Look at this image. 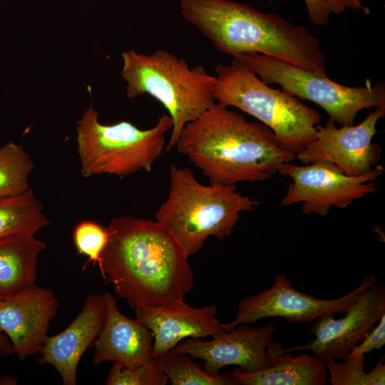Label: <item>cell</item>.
I'll list each match as a JSON object with an SVG mask.
<instances>
[{
  "label": "cell",
  "instance_id": "cell-7",
  "mask_svg": "<svg viewBox=\"0 0 385 385\" xmlns=\"http://www.w3.org/2000/svg\"><path fill=\"white\" fill-rule=\"evenodd\" d=\"M77 123V150L84 178L102 174L123 178L140 170L151 172L164 153L165 134L173 124L171 117L163 113L154 126L145 130L125 120L103 125L91 106Z\"/></svg>",
  "mask_w": 385,
  "mask_h": 385
},
{
  "label": "cell",
  "instance_id": "cell-1",
  "mask_svg": "<svg viewBox=\"0 0 385 385\" xmlns=\"http://www.w3.org/2000/svg\"><path fill=\"white\" fill-rule=\"evenodd\" d=\"M99 267L103 278L133 309L184 300L193 287L188 257L156 220L113 218Z\"/></svg>",
  "mask_w": 385,
  "mask_h": 385
},
{
  "label": "cell",
  "instance_id": "cell-14",
  "mask_svg": "<svg viewBox=\"0 0 385 385\" xmlns=\"http://www.w3.org/2000/svg\"><path fill=\"white\" fill-rule=\"evenodd\" d=\"M58 306L54 292L35 284L0 301V332L21 360L40 352Z\"/></svg>",
  "mask_w": 385,
  "mask_h": 385
},
{
  "label": "cell",
  "instance_id": "cell-23",
  "mask_svg": "<svg viewBox=\"0 0 385 385\" xmlns=\"http://www.w3.org/2000/svg\"><path fill=\"white\" fill-rule=\"evenodd\" d=\"M365 355L326 362L328 380L332 385H384L385 364L383 356L369 372L364 371Z\"/></svg>",
  "mask_w": 385,
  "mask_h": 385
},
{
  "label": "cell",
  "instance_id": "cell-28",
  "mask_svg": "<svg viewBox=\"0 0 385 385\" xmlns=\"http://www.w3.org/2000/svg\"><path fill=\"white\" fill-rule=\"evenodd\" d=\"M328 6L331 13L339 14L346 9L354 10L361 9L366 14L370 13V9L364 6L361 0H322Z\"/></svg>",
  "mask_w": 385,
  "mask_h": 385
},
{
  "label": "cell",
  "instance_id": "cell-11",
  "mask_svg": "<svg viewBox=\"0 0 385 385\" xmlns=\"http://www.w3.org/2000/svg\"><path fill=\"white\" fill-rule=\"evenodd\" d=\"M385 116V106L370 112L356 125H341L329 118L324 126L317 125L315 138L295 158L302 164L327 161L350 176L369 173L380 160L381 148L372 143L379 119Z\"/></svg>",
  "mask_w": 385,
  "mask_h": 385
},
{
  "label": "cell",
  "instance_id": "cell-4",
  "mask_svg": "<svg viewBox=\"0 0 385 385\" xmlns=\"http://www.w3.org/2000/svg\"><path fill=\"white\" fill-rule=\"evenodd\" d=\"M169 192L155 212L188 257L197 253L210 236L223 240L232 232L242 212L260 205L237 190L236 185H205L189 168L172 164Z\"/></svg>",
  "mask_w": 385,
  "mask_h": 385
},
{
  "label": "cell",
  "instance_id": "cell-17",
  "mask_svg": "<svg viewBox=\"0 0 385 385\" xmlns=\"http://www.w3.org/2000/svg\"><path fill=\"white\" fill-rule=\"evenodd\" d=\"M106 297L105 320L93 344V364L110 361L131 367L153 358L151 331L136 319L120 312L114 297L109 293H106Z\"/></svg>",
  "mask_w": 385,
  "mask_h": 385
},
{
  "label": "cell",
  "instance_id": "cell-31",
  "mask_svg": "<svg viewBox=\"0 0 385 385\" xmlns=\"http://www.w3.org/2000/svg\"><path fill=\"white\" fill-rule=\"evenodd\" d=\"M3 297L0 295V301L2 299Z\"/></svg>",
  "mask_w": 385,
  "mask_h": 385
},
{
  "label": "cell",
  "instance_id": "cell-19",
  "mask_svg": "<svg viewBox=\"0 0 385 385\" xmlns=\"http://www.w3.org/2000/svg\"><path fill=\"white\" fill-rule=\"evenodd\" d=\"M46 247L35 235L0 238V295L21 292L35 284L38 257Z\"/></svg>",
  "mask_w": 385,
  "mask_h": 385
},
{
  "label": "cell",
  "instance_id": "cell-30",
  "mask_svg": "<svg viewBox=\"0 0 385 385\" xmlns=\"http://www.w3.org/2000/svg\"><path fill=\"white\" fill-rule=\"evenodd\" d=\"M17 380L12 376H0V384H16Z\"/></svg>",
  "mask_w": 385,
  "mask_h": 385
},
{
  "label": "cell",
  "instance_id": "cell-15",
  "mask_svg": "<svg viewBox=\"0 0 385 385\" xmlns=\"http://www.w3.org/2000/svg\"><path fill=\"white\" fill-rule=\"evenodd\" d=\"M136 319L153 336L152 357L159 359L185 338L214 337L230 331L217 317L215 304L192 307L184 300L135 309Z\"/></svg>",
  "mask_w": 385,
  "mask_h": 385
},
{
  "label": "cell",
  "instance_id": "cell-24",
  "mask_svg": "<svg viewBox=\"0 0 385 385\" xmlns=\"http://www.w3.org/2000/svg\"><path fill=\"white\" fill-rule=\"evenodd\" d=\"M169 381L158 359L128 367L113 364L106 381L107 385H165Z\"/></svg>",
  "mask_w": 385,
  "mask_h": 385
},
{
  "label": "cell",
  "instance_id": "cell-13",
  "mask_svg": "<svg viewBox=\"0 0 385 385\" xmlns=\"http://www.w3.org/2000/svg\"><path fill=\"white\" fill-rule=\"evenodd\" d=\"M385 314V287L376 283L364 290L340 319L333 314L315 321L311 328L314 339L308 343L283 348V352L311 351L324 361L344 358L371 331Z\"/></svg>",
  "mask_w": 385,
  "mask_h": 385
},
{
  "label": "cell",
  "instance_id": "cell-25",
  "mask_svg": "<svg viewBox=\"0 0 385 385\" xmlns=\"http://www.w3.org/2000/svg\"><path fill=\"white\" fill-rule=\"evenodd\" d=\"M108 241L106 228L90 220L78 223L73 231V242L78 253L86 255L88 260L83 270L90 262L101 267V253Z\"/></svg>",
  "mask_w": 385,
  "mask_h": 385
},
{
  "label": "cell",
  "instance_id": "cell-8",
  "mask_svg": "<svg viewBox=\"0 0 385 385\" xmlns=\"http://www.w3.org/2000/svg\"><path fill=\"white\" fill-rule=\"evenodd\" d=\"M266 84H278L284 92L312 101L341 125H352L363 109L385 106V83L350 87L279 59L256 53L238 56Z\"/></svg>",
  "mask_w": 385,
  "mask_h": 385
},
{
  "label": "cell",
  "instance_id": "cell-20",
  "mask_svg": "<svg viewBox=\"0 0 385 385\" xmlns=\"http://www.w3.org/2000/svg\"><path fill=\"white\" fill-rule=\"evenodd\" d=\"M50 223L43 213V204L32 189L20 195L0 197V238L35 235Z\"/></svg>",
  "mask_w": 385,
  "mask_h": 385
},
{
  "label": "cell",
  "instance_id": "cell-6",
  "mask_svg": "<svg viewBox=\"0 0 385 385\" xmlns=\"http://www.w3.org/2000/svg\"><path fill=\"white\" fill-rule=\"evenodd\" d=\"M214 98L237 108L268 127L280 148L295 155L315 138L321 115L297 98L264 83L237 57L215 67Z\"/></svg>",
  "mask_w": 385,
  "mask_h": 385
},
{
  "label": "cell",
  "instance_id": "cell-3",
  "mask_svg": "<svg viewBox=\"0 0 385 385\" xmlns=\"http://www.w3.org/2000/svg\"><path fill=\"white\" fill-rule=\"evenodd\" d=\"M179 4L183 19L222 53H260L327 76L318 39L278 14L231 0H180Z\"/></svg>",
  "mask_w": 385,
  "mask_h": 385
},
{
  "label": "cell",
  "instance_id": "cell-29",
  "mask_svg": "<svg viewBox=\"0 0 385 385\" xmlns=\"http://www.w3.org/2000/svg\"><path fill=\"white\" fill-rule=\"evenodd\" d=\"M14 354L15 350L10 340L0 332V356H10Z\"/></svg>",
  "mask_w": 385,
  "mask_h": 385
},
{
  "label": "cell",
  "instance_id": "cell-5",
  "mask_svg": "<svg viewBox=\"0 0 385 385\" xmlns=\"http://www.w3.org/2000/svg\"><path fill=\"white\" fill-rule=\"evenodd\" d=\"M121 76L126 83L128 98L148 94L159 101L173 120L165 152L175 147L184 126L200 116L215 102L216 77L202 65L188 63L165 49L151 53L133 49L121 53Z\"/></svg>",
  "mask_w": 385,
  "mask_h": 385
},
{
  "label": "cell",
  "instance_id": "cell-10",
  "mask_svg": "<svg viewBox=\"0 0 385 385\" xmlns=\"http://www.w3.org/2000/svg\"><path fill=\"white\" fill-rule=\"evenodd\" d=\"M373 274L348 294L334 299H323L293 288L286 275L279 273L273 284L240 301L230 329L241 324H254L266 317H281L287 322L309 323L328 314H345L366 289L376 283Z\"/></svg>",
  "mask_w": 385,
  "mask_h": 385
},
{
  "label": "cell",
  "instance_id": "cell-12",
  "mask_svg": "<svg viewBox=\"0 0 385 385\" xmlns=\"http://www.w3.org/2000/svg\"><path fill=\"white\" fill-rule=\"evenodd\" d=\"M238 326L209 341L190 338L180 342L173 350L202 360L204 369L212 374H218L222 368L230 365L237 366L245 371L267 368L274 355L284 348L272 340L275 324L270 322L259 328L250 324Z\"/></svg>",
  "mask_w": 385,
  "mask_h": 385
},
{
  "label": "cell",
  "instance_id": "cell-2",
  "mask_svg": "<svg viewBox=\"0 0 385 385\" xmlns=\"http://www.w3.org/2000/svg\"><path fill=\"white\" fill-rule=\"evenodd\" d=\"M175 147L212 185L267 180L296 156L268 127L217 102L184 126Z\"/></svg>",
  "mask_w": 385,
  "mask_h": 385
},
{
  "label": "cell",
  "instance_id": "cell-26",
  "mask_svg": "<svg viewBox=\"0 0 385 385\" xmlns=\"http://www.w3.org/2000/svg\"><path fill=\"white\" fill-rule=\"evenodd\" d=\"M385 344V314L380 318L377 325L374 327L366 337L355 346L344 358L347 359L365 355L374 349H380Z\"/></svg>",
  "mask_w": 385,
  "mask_h": 385
},
{
  "label": "cell",
  "instance_id": "cell-21",
  "mask_svg": "<svg viewBox=\"0 0 385 385\" xmlns=\"http://www.w3.org/2000/svg\"><path fill=\"white\" fill-rule=\"evenodd\" d=\"M158 361L172 385H237L230 373H210L183 352L171 349Z\"/></svg>",
  "mask_w": 385,
  "mask_h": 385
},
{
  "label": "cell",
  "instance_id": "cell-18",
  "mask_svg": "<svg viewBox=\"0 0 385 385\" xmlns=\"http://www.w3.org/2000/svg\"><path fill=\"white\" fill-rule=\"evenodd\" d=\"M230 374L237 385H326L328 381L326 361L282 350L274 355L266 369L245 371L237 367Z\"/></svg>",
  "mask_w": 385,
  "mask_h": 385
},
{
  "label": "cell",
  "instance_id": "cell-22",
  "mask_svg": "<svg viewBox=\"0 0 385 385\" xmlns=\"http://www.w3.org/2000/svg\"><path fill=\"white\" fill-rule=\"evenodd\" d=\"M34 168L31 156L22 145L9 142L0 147V197L29 190V177Z\"/></svg>",
  "mask_w": 385,
  "mask_h": 385
},
{
  "label": "cell",
  "instance_id": "cell-16",
  "mask_svg": "<svg viewBox=\"0 0 385 385\" xmlns=\"http://www.w3.org/2000/svg\"><path fill=\"white\" fill-rule=\"evenodd\" d=\"M106 306V293L88 295L79 314L64 330L46 337L38 362L54 367L64 385L77 384L79 361L101 330Z\"/></svg>",
  "mask_w": 385,
  "mask_h": 385
},
{
  "label": "cell",
  "instance_id": "cell-27",
  "mask_svg": "<svg viewBox=\"0 0 385 385\" xmlns=\"http://www.w3.org/2000/svg\"><path fill=\"white\" fill-rule=\"evenodd\" d=\"M309 20L316 26L325 25L332 14L322 0H304Z\"/></svg>",
  "mask_w": 385,
  "mask_h": 385
},
{
  "label": "cell",
  "instance_id": "cell-9",
  "mask_svg": "<svg viewBox=\"0 0 385 385\" xmlns=\"http://www.w3.org/2000/svg\"><path fill=\"white\" fill-rule=\"evenodd\" d=\"M383 165H376L368 173L350 176L337 165L327 161H317L304 165L291 162L281 163L277 172L289 177L285 196L279 202L282 206L302 203L304 215L317 214L326 216L332 207L344 209L355 200L377 192L374 181L384 174Z\"/></svg>",
  "mask_w": 385,
  "mask_h": 385
}]
</instances>
